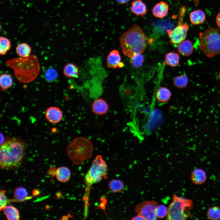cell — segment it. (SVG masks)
<instances>
[{"label": "cell", "instance_id": "cell-1", "mask_svg": "<svg viewBox=\"0 0 220 220\" xmlns=\"http://www.w3.org/2000/svg\"><path fill=\"white\" fill-rule=\"evenodd\" d=\"M5 66L13 70L17 80L22 83L34 81L38 76L40 65L37 57L30 55L27 57L13 58L6 61Z\"/></svg>", "mask_w": 220, "mask_h": 220}, {"label": "cell", "instance_id": "cell-2", "mask_svg": "<svg viewBox=\"0 0 220 220\" xmlns=\"http://www.w3.org/2000/svg\"><path fill=\"white\" fill-rule=\"evenodd\" d=\"M146 40V36L143 30L138 26L134 25L122 34L119 42L123 54L130 58L144 52Z\"/></svg>", "mask_w": 220, "mask_h": 220}, {"label": "cell", "instance_id": "cell-3", "mask_svg": "<svg viewBox=\"0 0 220 220\" xmlns=\"http://www.w3.org/2000/svg\"><path fill=\"white\" fill-rule=\"evenodd\" d=\"M25 146L19 139L13 138L4 142L0 149V165L3 169L17 167L23 159Z\"/></svg>", "mask_w": 220, "mask_h": 220}, {"label": "cell", "instance_id": "cell-4", "mask_svg": "<svg viewBox=\"0 0 220 220\" xmlns=\"http://www.w3.org/2000/svg\"><path fill=\"white\" fill-rule=\"evenodd\" d=\"M94 146L91 141L82 137L74 139L67 148V154L73 163L78 165L91 158Z\"/></svg>", "mask_w": 220, "mask_h": 220}, {"label": "cell", "instance_id": "cell-5", "mask_svg": "<svg viewBox=\"0 0 220 220\" xmlns=\"http://www.w3.org/2000/svg\"><path fill=\"white\" fill-rule=\"evenodd\" d=\"M199 48L208 58L220 54V32L216 28H209L199 34Z\"/></svg>", "mask_w": 220, "mask_h": 220}, {"label": "cell", "instance_id": "cell-6", "mask_svg": "<svg viewBox=\"0 0 220 220\" xmlns=\"http://www.w3.org/2000/svg\"><path fill=\"white\" fill-rule=\"evenodd\" d=\"M193 207V202L189 199L174 195L168 207L167 219L184 220L190 216L187 212Z\"/></svg>", "mask_w": 220, "mask_h": 220}, {"label": "cell", "instance_id": "cell-7", "mask_svg": "<svg viewBox=\"0 0 220 220\" xmlns=\"http://www.w3.org/2000/svg\"><path fill=\"white\" fill-rule=\"evenodd\" d=\"M108 170L107 166L102 156L97 155L86 174L84 178L86 184L90 185L107 178Z\"/></svg>", "mask_w": 220, "mask_h": 220}, {"label": "cell", "instance_id": "cell-8", "mask_svg": "<svg viewBox=\"0 0 220 220\" xmlns=\"http://www.w3.org/2000/svg\"><path fill=\"white\" fill-rule=\"evenodd\" d=\"M186 11L184 6L180 8L178 24L172 30H167L170 42L172 44H178L185 38L189 28V24L183 23V17Z\"/></svg>", "mask_w": 220, "mask_h": 220}, {"label": "cell", "instance_id": "cell-9", "mask_svg": "<svg viewBox=\"0 0 220 220\" xmlns=\"http://www.w3.org/2000/svg\"><path fill=\"white\" fill-rule=\"evenodd\" d=\"M157 205V202L154 200L143 202L138 205L135 209V212L142 216L145 220L156 219L155 209Z\"/></svg>", "mask_w": 220, "mask_h": 220}, {"label": "cell", "instance_id": "cell-10", "mask_svg": "<svg viewBox=\"0 0 220 220\" xmlns=\"http://www.w3.org/2000/svg\"><path fill=\"white\" fill-rule=\"evenodd\" d=\"M121 57L119 51L116 50L111 51L106 58V65L108 68H122L124 64L121 61Z\"/></svg>", "mask_w": 220, "mask_h": 220}, {"label": "cell", "instance_id": "cell-11", "mask_svg": "<svg viewBox=\"0 0 220 220\" xmlns=\"http://www.w3.org/2000/svg\"><path fill=\"white\" fill-rule=\"evenodd\" d=\"M63 116L62 111L59 108L55 106L48 108L45 112V117L47 120L52 123L59 122Z\"/></svg>", "mask_w": 220, "mask_h": 220}, {"label": "cell", "instance_id": "cell-12", "mask_svg": "<svg viewBox=\"0 0 220 220\" xmlns=\"http://www.w3.org/2000/svg\"><path fill=\"white\" fill-rule=\"evenodd\" d=\"M91 108L93 112L96 115L101 116L106 114L108 111L109 107L106 101L99 98L93 102Z\"/></svg>", "mask_w": 220, "mask_h": 220}, {"label": "cell", "instance_id": "cell-13", "mask_svg": "<svg viewBox=\"0 0 220 220\" xmlns=\"http://www.w3.org/2000/svg\"><path fill=\"white\" fill-rule=\"evenodd\" d=\"M169 11L168 5L163 1L157 3L153 7L152 13L157 18H162L166 16Z\"/></svg>", "mask_w": 220, "mask_h": 220}, {"label": "cell", "instance_id": "cell-14", "mask_svg": "<svg viewBox=\"0 0 220 220\" xmlns=\"http://www.w3.org/2000/svg\"><path fill=\"white\" fill-rule=\"evenodd\" d=\"M130 10L136 16L143 17L147 9L145 4L142 0H135L131 3Z\"/></svg>", "mask_w": 220, "mask_h": 220}, {"label": "cell", "instance_id": "cell-15", "mask_svg": "<svg viewBox=\"0 0 220 220\" xmlns=\"http://www.w3.org/2000/svg\"><path fill=\"white\" fill-rule=\"evenodd\" d=\"M191 180L193 182L197 185H201L206 181L207 176L206 172L200 168L194 169L191 175Z\"/></svg>", "mask_w": 220, "mask_h": 220}, {"label": "cell", "instance_id": "cell-16", "mask_svg": "<svg viewBox=\"0 0 220 220\" xmlns=\"http://www.w3.org/2000/svg\"><path fill=\"white\" fill-rule=\"evenodd\" d=\"M177 48L178 52L184 56L190 55L194 50L193 43L189 40H184L178 44Z\"/></svg>", "mask_w": 220, "mask_h": 220}, {"label": "cell", "instance_id": "cell-17", "mask_svg": "<svg viewBox=\"0 0 220 220\" xmlns=\"http://www.w3.org/2000/svg\"><path fill=\"white\" fill-rule=\"evenodd\" d=\"M190 20L194 25H199L203 23L206 19L205 13L200 9L195 10L190 13L189 15Z\"/></svg>", "mask_w": 220, "mask_h": 220}, {"label": "cell", "instance_id": "cell-18", "mask_svg": "<svg viewBox=\"0 0 220 220\" xmlns=\"http://www.w3.org/2000/svg\"><path fill=\"white\" fill-rule=\"evenodd\" d=\"M63 73L67 77L70 78H78L79 71L78 68L75 64L68 63L64 66Z\"/></svg>", "mask_w": 220, "mask_h": 220}, {"label": "cell", "instance_id": "cell-19", "mask_svg": "<svg viewBox=\"0 0 220 220\" xmlns=\"http://www.w3.org/2000/svg\"><path fill=\"white\" fill-rule=\"evenodd\" d=\"M71 172L69 169L66 167H61L57 168L55 171L57 180L63 182H66L70 179Z\"/></svg>", "mask_w": 220, "mask_h": 220}, {"label": "cell", "instance_id": "cell-20", "mask_svg": "<svg viewBox=\"0 0 220 220\" xmlns=\"http://www.w3.org/2000/svg\"><path fill=\"white\" fill-rule=\"evenodd\" d=\"M6 217L9 220H18L20 216L18 210L11 206H6L2 209Z\"/></svg>", "mask_w": 220, "mask_h": 220}, {"label": "cell", "instance_id": "cell-21", "mask_svg": "<svg viewBox=\"0 0 220 220\" xmlns=\"http://www.w3.org/2000/svg\"><path fill=\"white\" fill-rule=\"evenodd\" d=\"M171 96L170 90L166 87L160 88L156 93V98L160 102H166L170 98Z\"/></svg>", "mask_w": 220, "mask_h": 220}, {"label": "cell", "instance_id": "cell-22", "mask_svg": "<svg viewBox=\"0 0 220 220\" xmlns=\"http://www.w3.org/2000/svg\"><path fill=\"white\" fill-rule=\"evenodd\" d=\"M13 83V78L10 74L3 73L0 75V86L2 91L8 90L12 86Z\"/></svg>", "mask_w": 220, "mask_h": 220}, {"label": "cell", "instance_id": "cell-23", "mask_svg": "<svg viewBox=\"0 0 220 220\" xmlns=\"http://www.w3.org/2000/svg\"><path fill=\"white\" fill-rule=\"evenodd\" d=\"M31 49L27 43L22 42L18 44L16 48V54L21 57H27L30 55Z\"/></svg>", "mask_w": 220, "mask_h": 220}, {"label": "cell", "instance_id": "cell-24", "mask_svg": "<svg viewBox=\"0 0 220 220\" xmlns=\"http://www.w3.org/2000/svg\"><path fill=\"white\" fill-rule=\"evenodd\" d=\"M180 58L179 55L177 53L174 51L169 52L165 55V63L171 67H176L179 64Z\"/></svg>", "mask_w": 220, "mask_h": 220}, {"label": "cell", "instance_id": "cell-25", "mask_svg": "<svg viewBox=\"0 0 220 220\" xmlns=\"http://www.w3.org/2000/svg\"><path fill=\"white\" fill-rule=\"evenodd\" d=\"M14 195L16 202H23L30 198L27 190L22 187L16 188L14 191Z\"/></svg>", "mask_w": 220, "mask_h": 220}, {"label": "cell", "instance_id": "cell-26", "mask_svg": "<svg viewBox=\"0 0 220 220\" xmlns=\"http://www.w3.org/2000/svg\"><path fill=\"white\" fill-rule=\"evenodd\" d=\"M108 187L112 192L116 193L121 191L124 188V185L119 179H113L109 183Z\"/></svg>", "mask_w": 220, "mask_h": 220}, {"label": "cell", "instance_id": "cell-27", "mask_svg": "<svg viewBox=\"0 0 220 220\" xmlns=\"http://www.w3.org/2000/svg\"><path fill=\"white\" fill-rule=\"evenodd\" d=\"M188 81V77L186 75L182 74L175 77L173 80V84L177 88L182 89L186 87Z\"/></svg>", "mask_w": 220, "mask_h": 220}, {"label": "cell", "instance_id": "cell-28", "mask_svg": "<svg viewBox=\"0 0 220 220\" xmlns=\"http://www.w3.org/2000/svg\"><path fill=\"white\" fill-rule=\"evenodd\" d=\"M207 218L211 220L220 219V207L214 206L209 208L207 210Z\"/></svg>", "mask_w": 220, "mask_h": 220}, {"label": "cell", "instance_id": "cell-29", "mask_svg": "<svg viewBox=\"0 0 220 220\" xmlns=\"http://www.w3.org/2000/svg\"><path fill=\"white\" fill-rule=\"evenodd\" d=\"M11 43L7 38L3 36L0 37V54L5 55L10 49Z\"/></svg>", "mask_w": 220, "mask_h": 220}, {"label": "cell", "instance_id": "cell-30", "mask_svg": "<svg viewBox=\"0 0 220 220\" xmlns=\"http://www.w3.org/2000/svg\"><path fill=\"white\" fill-rule=\"evenodd\" d=\"M58 73L54 68H50L47 69L44 74L45 79L48 82H52L55 81L58 77Z\"/></svg>", "mask_w": 220, "mask_h": 220}, {"label": "cell", "instance_id": "cell-31", "mask_svg": "<svg viewBox=\"0 0 220 220\" xmlns=\"http://www.w3.org/2000/svg\"><path fill=\"white\" fill-rule=\"evenodd\" d=\"M130 59L131 64L135 68H139L141 67L144 61L143 56L140 53L136 54Z\"/></svg>", "mask_w": 220, "mask_h": 220}, {"label": "cell", "instance_id": "cell-32", "mask_svg": "<svg viewBox=\"0 0 220 220\" xmlns=\"http://www.w3.org/2000/svg\"><path fill=\"white\" fill-rule=\"evenodd\" d=\"M155 212L157 218H164L167 215L168 208L163 204L157 205L155 209Z\"/></svg>", "mask_w": 220, "mask_h": 220}, {"label": "cell", "instance_id": "cell-33", "mask_svg": "<svg viewBox=\"0 0 220 220\" xmlns=\"http://www.w3.org/2000/svg\"><path fill=\"white\" fill-rule=\"evenodd\" d=\"M0 209L1 211L6 206L8 203L11 202H16L15 199L10 200L8 199L5 195V191L3 190H0Z\"/></svg>", "mask_w": 220, "mask_h": 220}, {"label": "cell", "instance_id": "cell-34", "mask_svg": "<svg viewBox=\"0 0 220 220\" xmlns=\"http://www.w3.org/2000/svg\"><path fill=\"white\" fill-rule=\"evenodd\" d=\"M132 220H145V218L141 215L139 214H138V215L132 218Z\"/></svg>", "mask_w": 220, "mask_h": 220}, {"label": "cell", "instance_id": "cell-35", "mask_svg": "<svg viewBox=\"0 0 220 220\" xmlns=\"http://www.w3.org/2000/svg\"><path fill=\"white\" fill-rule=\"evenodd\" d=\"M216 20L217 25L220 28V13L217 15Z\"/></svg>", "mask_w": 220, "mask_h": 220}, {"label": "cell", "instance_id": "cell-36", "mask_svg": "<svg viewBox=\"0 0 220 220\" xmlns=\"http://www.w3.org/2000/svg\"><path fill=\"white\" fill-rule=\"evenodd\" d=\"M118 3L120 4H125L128 3L130 0H116Z\"/></svg>", "mask_w": 220, "mask_h": 220}, {"label": "cell", "instance_id": "cell-37", "mask_svg": "<svg viewBox=\"0 0 220 220\" xmlns=\"http://www.w3.org/2000/svg\"><path fill=\"white\" fill-rule=\"evenodd\" d=\"M177 0L179 1V0ZM193 0L195 2V3L196 4H197L199 0Z\"/></svg>", "mask_w": 220, "mask_h": 220}, {"label": "cell", "instance_id": "cell-38", "mask_svg": "<svg viewBox=\"0 0 220 220\" xmlns=\"http://www.w3.org/2000/svg\"><path fill=\"white\" fill-rule=\"evenodd\" d=\"M219 77L220 79V71L219 74Z\"/></svg>", "mask_w": 220, "mask_h": 220}]
</instances>
